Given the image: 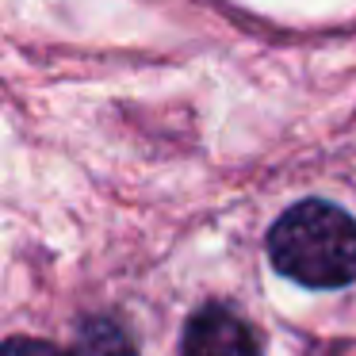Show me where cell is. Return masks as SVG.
Here are the masks:
<instances>
[{
	"label": "cell",
	"mask_w": 356,
	"mask_h": 356,
	"mask_svg": "<svg viewBox=\"0 0 356 356\" xmlns=\"http://www.w3.org/2000/svg\"><path fill=\"white\" fill-rule=\"evenodd\" d=\"M268 257L302 287H345L356 280V218L337 203L302 200L268 230Z\"/></svg>",
	"instance_id": "6da1fadb"
},
{
	"label": "cell",
	"mask_w": 356,
	"mask_h": 356,
	"mask_svg": "<svg viewBox=\"0 0 356 356\" xmlns=\"http://www.w3.org/2000/svg\"><path fill=\"white\" fill-rule=\"evenodd\" d=\"M180 356H261V348L253 330L234 310L211 302L188 318Z\"/></svg>",
	"instance_id": "7a4b0ae2"
},
{
	"label": "cell",
	"mask_w": 356,
	"mask_h": 356,
	"mask_svg": "<svg viewBox=\"0 0 356 356\" xmlns=\"http://www.w3.org/2000/svg\"><path fill=\"white\" fill-rule=\"evenodd\" d=\"M73 356H138V353H134V345L127 341V333L115 322H108V318H88V322H81Z\"/></svg>",
	"instance_id": "3957f363"
},
{
	"label": "cell",
	"mask_w": 356,
	"mask_h": 356,
	"mask_svg": "<svg viewBox=\"0 0 356 356\" xmlns=\"http://www.w3.org/2000/svg\"><path fill=\"white\" fill-rule=\"evenodd\" d=\"M0 356H73V353H62L58 345L39 337H12L0 345Z\"/></svg>",
	"instance_id": "277c9868"
}]
</instances>
